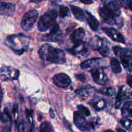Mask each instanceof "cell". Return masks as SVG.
I'll use <instances>...</instances> for the list:
<instances>
[{"label": "cell", "instance_id": "obj_1", "mask_svg": "<svg viewBox=\"0 0 132 132\" xmlns=\"http://www.w3.org/2000/svg\"><path fill=\"white\" fill-rule=\"evenodd\" d=\"M99 13L103 21L110 25H117L121 20V6L117 1L112 0L104 3V6L99 8Z\"/></svg>", "mask_w": 132, "mask_h": 132}, {"label": "cell", "instance_id": "obj_2", "mask_svg": "<svg viewBox=\"0 0 132 132\" xmlns=\"http://www.w3.org/2000/svg\"><path fill=\"white\" fill-rule=\"evenodd\" d=\"M40 57L46 64H64L66 62V55L61 49L55 48L48 44L43 45L39 49Z\"/></svg>", "mask_w": 132, "mask_h": 132}, {"label": "cell", "instance_id": "obj_3", "mask_svg": "<svg viewBox=\"0 0 132 132\" xmlns=\"http://www.w3.org/2000/svg\"><path fill=\"white\" fill-rule=\"evenodd\" d=\"M29 43L28 37L22 34L12 35L5 40L6 46L19 55L23 54L27 50Z\"/></svg>", "mask_w": 132, "mask_h": 132}, {"label": "cell", "instance_id": "obj_4", "mask_svg": "<svg viewBox=\"0 0 132 132\" xmlns=\"http://www.w3.org/2000/svg\"><path fill=\"white\" fill-rule=\"evenodd\" d=\"M113 50L116 55L120 59L125 69L131 73L132 71V52L131 49L114 46Z\"/></svg>", "mask_w": 132, "mask_h": 132}, {"label": "cell", "instance_id": "obj_5", "mask_svg": "<svg viewBox=\"0 0 132 132\" xmlns=\"http://www.w3.org/2000/svg\"><path fill=\"white\" fill-rule=\"evenodd\" d=\"M57 12L55 10H52L46 12L40 18L37 23V28L41 32H45L55 24V21L57 18Z\"/></svg>", "mask_w": 132, "mask_h": 132}, {"label": "cell", "instance_id": "obj_6", "mask_svg": "<svg viewBox=\"0 0 132 132\" xmlns=\"http://www.w3.org/2000/svg\"><path fill=\"white\" fill-rule=\"evenodd\" d=\"M90 46L103 56L108 57L110 55V49L108 45H106V41L104 39L97 36H95L90 41Z\"/></svg>", "mask_w": 132, "mask_h": 132}, {"label": "cell", "instance_id": "obj_7", "mask_svg": "<svg viewBox=\"0 0 132 132\" xmlns=\"http://www.w3.org/2000/svg\"><path fill=\"white\" fill-rule=\"evenodd\" d=\"M39 16V12L37 10H31L26 13L21 21V27L26 31L32 29L34 24L36 23Z\"/></svg>", "mask_w": 132, "mask_h": 132}, {"label": "cell", "instance_id": "obj_8", "mask_svg": "<svg viewBox=\"0 0 132 132\" xmlns=\"http://www.w3.org/2000/svg\"><path fill=\"white\" fill-rule=\"evenodd\" d=\"M81 68L84 70H92L96 68H105L107 67V63L101 58H93L82 62Z\"/></svg>", "mask_w": 132, "mask_h": 132}, {"label": "cell", "instance_id": "obj_9", "mask_svg": "<svg viewBox=\"0 0 132 132\" xmlns=\"http://www.w3.org/2000/svg\"><path fill=\"white\" fill-rule=\"evenodd\" d=\"M73 122L76 127L82 131H90L92 128H94V124L91 122H88L84 116H82L79 112H74Z\"/></svg>", "mask_w": 132, "mask_h": 132}, {"label": "cell", "instance_id": "obj_10", "mask_svg": "<svg viewBox=\"0 0 132 132\" xmlns=\"http://www.w3.org/2000/svg\"><path fill=\"white\" fill-rule=\"evenodd\" d=\"M19 73V70L11 67H3L0 68V78L3 81L17 80Z\"/></svg>", "mask_w": 132, "mask_h": 132}, {"label": "cell", "instance_id": "obj_11", "mask_svg": "<svg viewBox=\"0 0 132 132\" xmlns=\"http://www.w3.org/2000/svg\"><path fill=\"white\" fill-rule=\"evenodd\" d=\"M92 78L95 83L101 86H106L108 84V78L106 73L101 68H96L90 70Z\"/></svg>", "mask_w": 132, "mask_h": 132}, {"label": "cell", "instance_id": "obj_12", "mask_svg": "<svg viewBox=\"0 0 132 132\" xmlns=\"http://www.w3.org/2000/svg\"><path fill=\"white\" fill-rule=\"evenodd\" d=\"M62 32L59 29V27L57 24H55L51 28V31L49 34L43 36V39L45 41L50 42H58L62 39Z\"/></svg>", "mask_w": 132, "mask_h": 132}, {"label": "cell", "instance_id": "obj_13", "mask_svg": "<svg viewBox=\"0 0 132 132\" xmlns=\"http://www.w3.org/2000/svg\"><path fill=\"white\" fill-rule=\"evenodd\" d=\"M54 82L56 86L61 88H65L70 85L72 81L69 76L64 73H58L53 77Z\"/></svg>", "mask_w": 132, "mask_h": 132}, {"label": "cell", "instance_id": "obj_14", "mask_svg": "<svg viewBox=\"0 0 132 132\" xmlns=\"http://www.w3.org/2000/svg\"><path fill=\"white\" fill-rule=\"evenodd\" d=\"M68 51L74 56L77 57L78 58H83L87 56L88 54V50L86 47L83 43L76 44L71 48L68 49Z\"/></svg>", "mask_w": 132, "mask_h": 132}, {"label": "cell", "instance_id": "obj_15", "mask_svg": "<svg viewBox=\"0 0 132 132\" xmlns=\"http://www.w3.org/2000/svg\"><path fill=\"white\" fill-rule=\"evenodd\" d=\"M103 31L113 41L120 43L125 44L126 43L124 36L117 30L112 28H103Z\"/></svg>", "mask_w": 132, "mask_h": 132}, {"label": "cell", "instance_id": "obj_16", "mask_svg": "<svg viewBox=\"0 0 132 132\" xmlns=\"http://www.w3.org/2000/svg\"><path fill=\"white\" fill-rule=\"evenodd\" d=\"M15 12V4L10 2H0V14L11 16Z\"/></svg>", "mask_w": 132, "mask_h": 132}, {"label": "cell", "instance_id": "obj_17", "mask_svg": "<svg viewBox=\"0 0 132 132\" xmlns=\"http://www.w3.org/2000/svg\"><path fill=\"white\" fill-rule=\"evenodd\" d=\"M128 91V88L125 87L124 86H121L119 88V90L118 92V94L117 95V97H116V108H119L121 106V104H122V101L125 100L126 99L130 97L131 95V92L130 91Z\"/></svg>", "mask_w": 132, "mask_h": 132}, {"label": "cell", "instance_id": "obj_18", "mask_svg": "<svg viewBox=\"0 0 132 132\" xmlns=\"http://www.w3.org/2000/svg\"><path fill=\"white\" fill-rule=\"evenodd\" d=\"M85 37V31L82 28H79L76 29L70 36V39L72 42L76 44L83 43V40Z\"/></svg>", "mask_w": 132, "mask_h": 132}, {"label": "cell", "instance_id": "obj_19", "mask_svg": "<svg viewBox=\"0 0 132 132\" xmlns=\"http://www.w3.org/2000/svg\"><path fill=\"white\" fill-rule=\"evenodd\" d=\"M85 20L86 21L87 23L88 24L90 28L93 31H96L98 30V28L99 27V22L94 15L92 14H90L89 12L85 11Z\"/></svg>", "mask_w": 132, "mask_h": 132}, {"label": "cell", "instance_id": "obj_20", "mask_svg": "<svg viewBox=\"0 0 132 132\" xmlns=\"http://www.w3.org/2000/svg\"><path fill=\"white\" fill-rule=\"evenodd\" d=\"M70 9L71 11H72V14H73L75 18L77 19V20L80 21L81 22H83L85 21V11H84L80 7H78L77 6H74V5H70Z\"/></svg>", "mask_w": 132, "mask_h": 132}, {"label": "cell", "instance_id": "obj_21", "mask_svg": "<svg viewBox=\"0 0 132 132\" xmlns=\"http://www.w3.org/2000/svg\"><path fill=\"white\" fill-rule=\"evenodd\" d=\"M121 113L124 117L131 118L132 117V102L131 101L126 102L124 104L121 109Z\"/></svg>", "mask_w": 132, "mask_h": 132}, {"label": "cell", "instance_id": "obj_22", "mask_svg": "<svg viewBox=\"0 0 132 132\" xmlns=\"http://www.w3.org/2000/svg\"><path fill=\"white\" fill-rule=\"evenodd\" d=\"M111 68L113 73H119L122 71V67H121V64L118 59L116 58H112L110 61Z\"/></svg>", "mask_w": 132, "mask_h": 132}, {"label": "cell", "instance_id": "obj_23", "mask_svg": "<svg viewBox=\"0 0 132 132\" xmlns=\"http://www.w3.org/2000/svg\"><path fill=\"white\" fill-rule=\"evenodd\" d=\"M106 106V101L104 99H99L95 100L93 103V106L94 109L97 111H101L104 109Z\"/></svg>", "mask_w": 132, "mask_h": 132}, {"label": "cell", "instance_id": "obj_24", "mask_svg": "<svg viewBox=\"0 0 132 132\" xmlns=\"http://www.w3.org/2000/svg\"><path fill=\"white\" fill-rule=\"evenodd\" d=\"M98 92L103 94L104 95L107 96H112L115 94V90L112 87H106L101 88L98 90Z\"/></svg>", "mask_w": 132, "mask_h": 132}, {"label": "cell", "instance_id": "obj_25", "mask_svg": "<svg viewBox=\"0 0 132 132\" xmlns=\"http://www.w3.org/2000/svg\"><path fill=\"white\" fill-rule=\"evenodd\" d=\"M59 14L60 15L61 18H66L67 16H69L70 12L69 8L67 6H64V5H61L59 6Z\"/></svg>", "mask_w": 132, "mask_h": 132}, {"label": "cell", "instance_id": "obj_26", "mask_svg": "<svg viewBox=\"0 0 132 132\" xmlns=\"http://www.w3.org/2000/svg\"><path fill=\"white\" fill-rule=\"evenodd\" d=\"M52 128L51 125L47 121L43 122L40 126L39 132H52Z\"/></svg>", "mask_w": 132, "mask_h": 132}, {"label": "cell", "instance_id": "obj_27", "mask_svg": "<svg viewBox=\"0 0 132 132\" xmlns=\"http://www.w3.org/2000/svg\"><path fill=\"white\" fill-rule=\"evenodd\" d=\"M77 109H78L79 112L83 116L89 117L90 116V114H91L90 111L89 110L88 108H86L84 105H82V104L77 106Z\"/></svg>", "mask_w": 132, "mask_h": 132}, {"label": "cell", "instance_id": "obj_28", "mask_svg": "<svg viewBox=\"0 0 132 132\" xmlns=\"http://www.w3.org/2000/svg\"><path fill=\"white\" fill-rule=\"evenodd\" d=\"M121 124L124 128L127 130H131L132 127V122L130 119H125L121 121Z\"/></svg>", "mask_w": 132, "mask_h": 132}, {"label": "cell", "instance_id": "obj_29", "mask_svg": "<svg viewBox=\"0 0 132 132\" xmlns=\"http://www.w3.org/2000/svg\"><path fill=\"white\" fill-rule=\"evenodd\" d=\"M88 90L85 88H79L76 91V94L81 97H86L88 95Z\"/></svg>", "mask_w": 132, "mask_h": 132}, {"label": "cell", "instance_id": "obj_30", "mask_svg": "<svg viewBox=\"0 0 132 132\" xmlns=\"http://www.w3.org/2000/svg\"><path fill=\"white\" fill-rule=\"evenodd\" d=\"M75 77L77 79V80L78 81H81L82 82H86V77L85 74L83 73H79V74H76L75 75Z\"/></svg>", "mask_w": 132, "mask_h": 132}, {"label": "cell", "instance_id": "obj_31", "mask_svg": "<svg viewBox=\"0 0 132 132\" xmlns=\"http://www.w3.org/2000/svg\"><path fill=\"white\" fill-rule=\"evenodd\" d=\"M26 114H27V119L29 121H32V116H33V110L30 109L26 110Z\"/></svg>", "mask_w": 132, "mask_h": 132}, {"label": "cell", "instance_id": "obj_32", "mask_svg": "<svg viewBox=\"0 0 132 132\" xmlns=\"http://www.w3.org/2000/svg\"><path fill=\"white\" fill-rule=\"evenodd\" d=\"M18 104H17V103H14V106H13V108H12V113L15 117V116H16L17 113H18Z\"/></svg>", "mask_w": 132, "mask_h": 132}, {"label": "cell", "instance_id": "obj_33", "mask_svg": "<svg viewBox=\"0 0 132 132\" xmlns=\"http://www.w3.org/2000/svg\"><path fill=\"white\" fill-rule=\"evenodd\" d=\"M80 1L84 4H86V5H90V4L93 3V2H94L92 0H80Z\"/></svg>", "mask_w": 132, "mask_h": 132}, {"label": "cell", "instance_id": "obj_34", "mask_svg": "<svg viewBox=\"0 0 132 132\" xmlns=\"http://www.w3.org/2000/svg\"><path fill=\"white\" fill-rule=\"evenodd\" d=\"M3 101V91L2 88L1 87V85H0V108L1 106V103H2Z\"/></svg>", "mask_w": 132, "mask_h": 132}, {"label": "cell", "instance_id": "obj_35", "mask_svg": "<svg viewBox=\"0 0 132 132\" xmlns=\"http://www.w3.org/2000/svg\"><path fill=\"white\" fill-rule=\"evenodd\" d=\"M49 113H50V116L52 119H54L55 117V113H54V111L52 110V108H50L49 110Z\"/></svg>", "mask_w": 132, "mask_h": 132}, {"label": "cell", "instance_id": "obj_36", "mask_svg": "<svg viewBox=\"0 0 132 132\" xmlns=\"http://www.w3.org/2000/svg\"><path fill=\"white\" fill-rule=\"evenodd\" d=\"M127 82L128 83L129 86H130V87H131L132 85H131V82H132V77L131 76H129L127 78Z\"/></svg>", "mask_w": 132, "mask_h": 132}, {"label": "cell", "instance_id": "obj_37", "mask_svg": "<svg viewBox=\"0 0 132 132\" xmlns=\"http://www.w3.org/2000/svg\"><path fill=\"white\" fill-rule=\"evenodd\" d=\"M126 5L128 6L129 9H131V0H126Z\"/></svg>", "mask_w": 132, "mask_h": 132}, {"label": "cell", "instance_id": "obj_38", "mask_svg": "<svg viewBox=\"0 0 132 132\" xmlns=\"http://www.w3.org/2000/svg\"><path fill=\"white\" fill-rule=\"evenodd\" d=\"M42 1V0H30V2L35 3H38Z\"/></svg>", "mask_w": 132, "mask_h": 132}, {"label": "cell", "instance_id": "obj_39", "mask_svg": "<svg viewBox=\"0 0 132 132\" xmlns=\"http://www.w3.org/2000/svg\"><path fill=\"white\" fill-rule=\"evenodd\" d=\"M119 1H120V3H121L122 4L123 6H125V4H126V2H125V0H119Z\"/></svg>", "mask_w": 132, "mask_h": 132}, {"label": "cell", "instance_id": "obj_40", "mask_svg": "<svg viewBox=\"0 0 132 132\" xmlns=\"http://www.w3.org/2000/svg\"><path fill=\"white\" fill-rule=\"evenodd\" d=\"M117 132H126L125 130H122V129L121 128H117Z\"/></svg>", "mask_w": 132, "mask_h": 132}, {"label": "cell", "instance_id": "obj_41", "mask_svg": "<svg viewBox=\"0 0 132 132\" xmlns=\"http://www.w3.org/2000/svg\"><path fill=\"white\" fill-rule=\"evenodd\" d=\"M104 132H115V131L112 130H105V131H104Z\"/></svg>", "mask_w": 132, "mask_h": 132}, {"label": "cell", "instance_id": "obj_42", "mask_svg": "<svg viewBox=\"0 0 132 132\" xmlns=\"http://www.w3.org/2000/svg\"><path fill=\"white\" fill-rule=\"evenodd\" d=\"M103 132H104V131H103Z\"/></svg>", "mask_w": 132, "mask_h": 132}]
</instances>
